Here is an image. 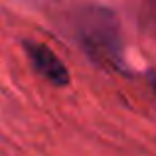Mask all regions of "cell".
<instances>
[{"mask_svg":"<svg viewBox=\"0 0 156 156\" xmlns=\"http://www.w3.org/2000/svg\"><path fill=\"white\" fill-rule=\"evenodd\" d=\"M77 38L81 48L97 65L126 73L121 30L115 14L107 8H87L77 18Z\"/></svg>","mask_w":156,"mask_h":156,"instance_id":"1","label":"cell"},{"mask_svg":"<svg viewBox=\"0 0 156 156\" xmlns=\"http://www.w3.org/2000/svg\"><path fill=\"white\" fill-rule=\"evenodd\" d=\"M148 81H150V87H152V91L156 93V73H154V71L148 73Z\"/></svg>","mask_w":156,"mask_h":156,"instance_id":"3","label":"cell"},{"mask_svg":"<svg viewBox=\"0 0 156 156\" xmlns=\"http://www.w3.org/2000/svg\"><path fill=\"white\" fill-rule=\"evenodd\" d=\"M26 53L30 57L34 69L44 77L46 81H50L55 87H63L69 83V71L63 65V61L55 55V51L51 48H48L46 44L40 42H24Z\"/></svg>","mask_w":156,"mask_h":156,"instance_id":"2","label":"cell"}]
</instances>
